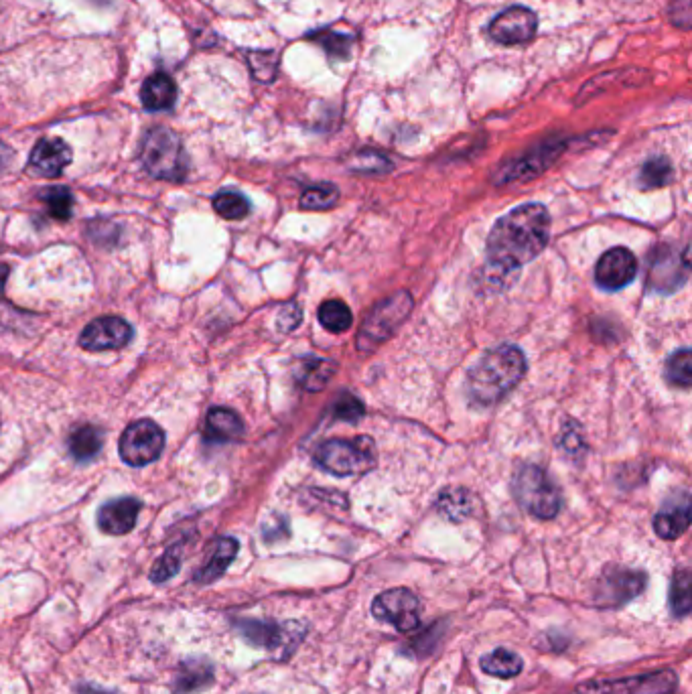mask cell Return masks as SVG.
Listing matches in <instances>:
<instances>
[{
	"label": "cell",
	"mask_w": 692,
	"mask_h": 694,
	"mask_svg": "<svg viewBox=\"0 0 692 694\" xmlns=\"http://www.w3.org/2000/svg\"><path fill=\"white\" fill-rule=\"evenodd\" d=\"M179 569H181V552L177 546H173L155 563V567L151 571V579H153V583H165L171 577H175Z\"/></svg>",
	"instance_id": "36"
},
{
	"label": "cell",
	"mask_w": 692,
	"mask_h": 694,
	"mask_svg": "<svg viewBox=\"0 0 692 694\" xmlns=\"http://www.w3.org/2000/svg\"><path fill=\"white\" fill-rule=\"evenodd\" d=\"M412 309V299L408 293H396L394 297L386 299L384 303H380L364 321L360 337H358V345L360 350H374L376 345H380L382 341H386L394 329L406 319V315Z\"/></svg>",
	"instance_id": "8"
},
{
	"label": "cell",
	"mask_w": 692,
	"mask_h": 694,
	"mask_svg": "<svg viewBox=\"0 0 692 694\" xmlns=\"http://www.w3.org/2000/svg\"><path fill=\"white\" fill-rule=\"evenodd\" d=\"M522 658L506 648H498L481 658V670L498 678H514L522 672Z\"/></svg>",
	"instance_id": "24"
},
{
	"label": "cell",
	"mask_w": 692,
	"mask_h": 694,
	"mask_svg": "<svg viewBox=\"0 0 692 694\" xmlns=\"http://www.w3.org/2000/svg\"><path fill=\"white\" fill-rule=\"evenodd\" d=\"M236 628L248 644L264 650H283V658H289L305 638V626L297 621L281 626V623L266 619H240L236 621Z\"/></svg>",
	"instance_id": "6"
},
{
	"label": "cell",
	"mask_w": 692,
	"mask_h": 694,
	"mask_svg": "<svg viewBox=\"0 0 692 694\" xmlns=\"http://www.w3.org/2000/svg\"><path fill=\"white\" fill-rule=\"evenodd\" d=\"M41 199H43L47 212L53 220L65 222V220L72 218L74 197H72V193H69L67 187H51V189L43 191Z\"/></svg>",
	"instance_id": "27"
},
{
	"label": "cell",
	"mask_w": 692,
	"mask_h": 694,
	"mask_svg": "<svg viewBox=\"0 0 692 694\" xmlns=\"http://www.w3.org/2000/svg\"><path fill=\"white\" fill-rule=\"evenodd\" d=\"M335 419H343V421H358L360 416H364V406L362 402L352 396V394H343L339 398V402L335 404Z\"/></svg>",
	"instance_id": "37"
},
{
	"label": "cell",
	"mask_w": 692,
	"mask_h": 694,
	"mask_svg": "<svg viewBox=\"0 0 692 694\" xmlns=\"http://www.w3.org/2000/svg\"><path fill=\"white\" fill-rule=\"evenodd\" d=\"M437 510L449 520H463L471 514V496L465 490H447L437 502Z\"/></svg>",
	"instance_id": "29"
},
{
	"label": "cell",
	"mask_w": 692,
	"mask_h": 694,
	"mask_svg": "<svg viewBox=\"0 0 692 694\" xmlns=\"http://www.w3.org/2000/svg\"><path fill=\"white\" fill-rule=\"evenodd\" d=\"M317 317H319V323L327 331H331V333H345L352 327V321H354V315H352L350 307L345 305L343 301H339V299L325 301L319 307Z\"/></svg>",
	"instance_id": "26"
},
{
	"label": "cell",
	"mask_w": 692,
	"mask_h": 694,
	"mask_svg": "<svg viewBox=\"0 0 692 694\" xmlns=\"http://www.w3.org/2000/svg\"><path fill=\"white\" fill-rule=\"evenodd\" d=\"M165 449V433L149 419L130 423L120 437V457L126 465L145 467L161 457Z\"/></svg>",
	"instance_id": "7"
},
{
	"label": "cell",
	"mask_w": 692,
	"mask_h": 694,
	"mask_svg": "<svg viewBox=\"0 0 692 694\" xmlns=\"http://www.w3.org/2000/svg\"><path fill=\"white\" fill-rule=\"evenodd\" d=\"M563 445H565V449L579 451V447L583 445L579 431H567V433H565V437H563Z\"/></svg>",
	"instance_id": "40"
},
{
	"label": "cell",
	"mask_w": 692,
	"mask_h": 694,
	"mask_svg": "<svg viewBox=\"0 0 692 694\" xmlns=\"http://www.w3.org/2000/svg\"><path fill=\"white\" fill-rule=\"evenodd\" d=\"M536 15L526 7H510L490 23V37L502 45L528 43L536 33Z\"/></svg>",
	"instance_id": "13"
},
{
	"label": "cell",
	"mask_w": 692,
	"mask_h": 694,
	"mask_svg": "<svg viewBox=\"0 0 692 694\" xmlns=\"http://www.w3.org/2000/svg\"><path fill=\"white\" fill-rule=\"evenodd\" d=\"M80 694H112V692L96 688V686H80Z\"/></svg>",
	"instance_id": "42"
},
{
	"label": "cell",
	"mask_w": 692,
	"mask_h": 694,
	"mask_svg": "<svg viewBox=\"0 0 692 694\" xmlns=\"http://www.w3.org/2000/svg\"><path fill=\"white\" fill-rule=\"evenodd\" d=\"M315 459L321 469L337 477L362 475L376 463V447L370 437L356 439H335L323 443Z\"/></svg>",
	"instance_id": "4"
},
{
	"label": "cell",
	"mask_w": 692,
	"mask_h": 694,
	"mask_svg": "<svg viewBox=\"0 0 692 694\" xmlns=\"http://www.w3.org/2000/svg\"><path fill=\"white\" fill-rule=\"evenodd\" d=\"M692 0H674V5L670 9L672 23L682 29H690V19H692Z\"/></svg>",
	"instance_id": "39"
},
{
	"label": "cell",
	"mask_w": 692,
	"mask_h": 694,
	"mask_svg": "<svg viewBox=\"0 0 692 694\" xmlns=\"http://www.w3.org/2000/svg\"><path fill=\"white\" fill-rule=\"evenodd\" d=\"M141 159L147 173L163 181H183L187 175V155L181 138L163 126L149 130L143 141Z\"/></svg>",
	"instance_id": "3"
},
{
	"label": "cell",
	"mask_w": 692,
	"mask_h": 694,
	"mask_svg": "<svg viewBox=\"0 0 692 694\" xmlns=\"http://www.w3.org/2000/svg\"><path fill=\"white\" fill-rule=\"evenodd\" d=\"M638 274V260L628 248L607 250L595 266V283L605 291L628 287Z\"/></svg>",
	"instance_id": "11"
},
{
	"label": "cell",
	"mask_w": 692,
	"mask_h": 694,
	"mask_svg": "<svg viewBox=\"0 0 692 694\" xmlns=\"http://www.w3.org/2000/svg\"><path fill=\"white\" fill-rule=\"evenodd\" d=\"M672 179V165L664 157L650 159L642 171H640V185L644 189H654V187H664Z\"/></svg>",
	"instance_id": "34"
},
{
	"label": "cell",
	"mask_w": 692,
	"mask_h": 694,
	"mask_svg": "<svg viewBox=\"0 0 692 694\" xmlns=\"http://www.w3.org/2000/svg\"><path fill=\"white\" fill-rule=\"evenodd\" d=\"M690 526V504L684 500L682 504H676L672 508H666L664 512H658L654 518V530L664 540H674L682 536Z\"/></svg>",
	"instance_id": "22"
},
{
	"label": "cell",
	"mask_w": 692,
	"mask_h": 694,
	"mask_svg": "<svg viewBox=\"0 0 692 694\" xmlns=\"http://www.w3.org/2000/svg\"><path fill=\"white\" fill-rule=\"evenodd\" d=\"M561 153V147H550L546 145L544 149L540 151H534L530 153L528 157H524L522 161H516L512 163L508 169H504V175H502V183L506 181H516V179H532L534 175H538L540 171H544L552 159H557V155Z\"/></svg>",
	"instance_id": "21"
},
{
	"label": "cell",
	"mask_w": 692,
	"mask_h": 694,
	"mask_svg": "<svg viewBox=\"0 0 692 694\" xmlns=\"http://www.w3.org/2000/svg\"><path fill=\"white\" fill-rule=\"evenodd\" d=\"M9 274H11L9 266H7V264H0V293H3V291H5V285H7V279H9Z\"/></svg>",
	"instance_id": "41"
},
{
	"label": "cell",
	"mask_w": 692,
	"mask_h": 694,
	"mask_svg": "<svg viewBox=\"0 0 692 694\" xmlns=\"http://www.w3.org/2000/svg\"><path fill=\"white\" fill-rule=\"evenodd\" d=\"M550 218L540 203H526L506 214L490 232L488 262L498 274H512L534 260L548 244Z\"/></svg>",
	"instance_id": "1"
},
{
	"label": "cell",
	"mask_w": 692,
	"mask_h": 694,
	"mask_svg": "<svg viewBox=\"0 0 692 694\" xmlns=\"http://www.w3.org/2000/svg\"><path fill=\"white\" fill-rule=\"evenodd\" d=\"M526 374V358L516 345H500L483 354L467 372L465 390L475 406H494Z\"/></svg>",
	"instance_id": "2"
},
{
	"label": "cell",
	"mask_w": 692,
	"mask_h": 694,
	"mask_svg": "<svg viewBox=\"0 0 692 694\" xmlns=\"http://www.w3.org/2000/svg\"><path fill=\"white\" fill-rule=\"evenodd\" d=\"M205 435L216 443L236 441L244 435V423L230 408H212L205 421Z\"/></svg>",
	"instance_id": "19"
},
{
	"label": "cell",
	"mask_w": 692,
	"mask_h": 694,
	"mask_svg": "<svg viewBox=\"0 0 692 694\" xmlns=\"http://www.w3.org/2000/svg\"><path fill=\"white\" fill-rule=\"evenodd\" d=\"M102 443H104L102 431L94 425H82L69 435V451H72V455L80 461L94 459L100 453Z\"/></svg>",
	"instance_id": "23"
},
{
	"label": "cell",
	"mask_w": 692,
	"mask_h": 694,
	"mask_svg": "<svg viewBox=\"0 0 692 694\" xmlns=\"http://www.w3.org/2000/svg\"><path fill=\"white\" fill-rule=\"evenodd\" d=\"M214 682V666L205 660H185L179 664L173 690L175 694H197Z\"/></svg>",
	"instance_id": "18"
},
{
	"label": "cell",
	"mask_w": 692,
	"mask_h": 694,
	"mask_svg": "<svg viewBox=\"0 0 692 694\" xmlns=\"http://www.w3.org/2000/svg\"><path fill=\"white\" fill-rule=\"evenodd\" d=\"M372 613L378 621L390 623L398 632H412L419 626L421 601L412 591L398 587L380 593L372 603Z\"/></svg>",
	"instance_id": "10"
},
{
	"label": "cell",
	"mask_w": 692,
	"mask_h": 694,
	"mask_svg": "<svg viewBox=\"0 0 692 694\" xmlns=\"http://www.w3.org/2000/svg\"><path fill=\"white\" fill-rule=\"evenodd\" d=\"M236 554H238V542L234 538H220L214 544V550H212L210 557H207V561L203 563V567L195 573V577H193L195 583L210 585V583L218 581L228 571V567L236 559Z\"/></svg>",
	"instance_id": "17"
},
{
	"label": "cell",
	"mask_w": 692,
	"mask_h": 694,
	"mask_svg": "<svg viewBox=\"0 0 692 694\" xmlns=\"http://www.w3.org/2000/svg\"><path fill=\"white\" fill-rule=\"evenodd\" d=\"M317 41H321V45L335 57H348L350 55V47H352V39L345 35H325V33H317L315 35Z\"/></svg>",
	"instance_id": "38"
},
{
	"label": "cell",
	"mask_w": 692,
	"mask_h": 694,
	"mask_svg": "<svg viewBox=\"0 0 692 694\" xmlns=\"http://www.w3.org/2000/svg\"><path fill=\"white\" fill-rule=\"evenodd\" d=\"M666 378L680 388L690 386V382H692V352L688 350V347H684V350L670 356V360L666 364Z\"/></svg>",
	"instance_id": "32"
},
{
	"label": "cell",
	"mask_w": 692,
	"mask_h": 694,
	"mask_svg": "<svg viewBox=\"0 0 692 694\" xmlns=\"http://www.w3.org/2000/svg\"><path fill=\"white\" fill-rule=\"evenodd\" d=\"M674 690L676 674L672 670L619 680H591L577 688L579 694H672Z\"/></svg>",
	"instance_id": "9"
},
{
	"label": "cell",
	"mask_w": 692,
	"mask_h": 694,
	"mask_svg": "<svg viewBox=\"0 0 692 694\" xmlns=\"http://www.w3.org/2000/svg\"><path fill=\"white\" fill-rule=\"evenodd\" d=\"M672 272L674 279L682 285L686 281V274H688V260L678 264V260L674 258H660L654 262L652 266V272H650V285L656 289V291H666V274Z\"/></svg>",
	"instance_id": "31"
},
{
	"label": "cell",
	"mask_w": 692,
	"mask_h": 694,
	"mask_svg": "<svg viewBox=\"0 0 692 694\" xmlns=\"http://www.w3.org/2000/svg\"><path fill=\"white\" fill-rule=\"evenodd\" d=\"M248 59H250L252 76L258 82L268 84V82L274 80L276 69H279V63H276V55L274 53H270V51H256V53H250Z\"/></svg>",
	"instance_id": "35"
},
{
	"label": "cell",
	"mask_w": 692,
	"mask_h": 694,
	"mask_svg": "<svg viewBox=\"0 0 692 694\" xmlns=\"http://www.w3.org/2000/svg\"><path fill=\"white\" fill-rule=\"evenodd\" d=\"M333 364L327 360H319V358H305L299 364V372H297V380L299 384L309 390V392H317L323 390L333 374Z\"/></svg>",
	"instance_id": "25"
},
{
	"label": "cell",
	"mask_w": 692,
	"mask_h": 694,
	"mask_svg": "<svg viewBox=\"0 0 692 694\" xmlns=\"http://www.w3.org/2000/svg\"><path fill=\"white\" fill-rule=\"evenodd\" d=\"M514 496L518 504L540 520L555 518L561 510L557 485L536 465H524L514 479Z\"/></svg>",
	"instance_id": "5"
},
{
	"label": "cell",
	"mask_w": 692,
	"mask_h": 694,
	"mask_svg": "<svg viewBox=\"0 0 692 694\" xmlns=\"http://www.w3.org/2000/svg\"><path fill=\"white\" fill-rule=\"evenodd\" d=\"M339 193L331 183H321L317 187L307 189L301 195V207L303 210H311V212H323L329 210V207L335 205Z\"/></svg>",
	"instance_id": "33"
},
{
	"label": "cell",
	"mask_w": 692,
	"mask_h": 694,
	"mask_svg": "<svg viewBox=\"0 0 692 694\" xmlns=\"http://www.w3.org/2000/svg\"><path fill=\"white\" fill-rule=\"evenodd\" d=\"M143 504L136 498H120L104 504L98 512V526L102 532L110 536H122L128 534L138 520V512H141Z\"/></svg>",
	"instance_id": "16"
},
{
	"label": "cell",
	"mask_w": 692,
	"mask_h": 694,
	"mask_svg": "<svg viewBox=\"0 0 692 694\" xmlns=\"http://www.w3.org/2000/svg\"><path fill=\"white\" fill-rule=\"evenodd\" d=\"M141 100H143V106L151 112H163V110L173 108V104L177 100V86H175L173 78L163 74V72L153 74L143 84Z\"/></svg>",
	"instance_id": "20"
},
{
	"label": "cell",
	"mask_w": 692,
	"mask_h": 694,
	"mask_svg": "<svg viewBox=\"0 0 692 694\" xmlns=\"http://www.w3.org/2000/svg\"><path fill=\"white\" fill-rule=\"evenodd\" d=\"M646 587V575L626 569H609L599 583V601L619 605L634 599Z\"/></svg>",
	"instance_id": "15"
},
{
	"label": "cell",
	"mask_w": 692,
	"mask_h": 694,
	"mask_svg": "<svg viewBox=\"0 0 692 694\" xmlns=\"http://www.w3.org/2000/svg\"><path fill=\"white\" fill-rule=\"evenodd\" d=\"M214 210L226 220H242L250 214V201L238 191H220L214 197Z\"/></svg>",
	"instance_id": "28"
},
{
	"label": "cell",
	"mask_w": 692,
	"mask_h": 694,
	"mask_svg": "<svg viewBox=\"0 0 692 694\" xmlns=\"http://www.w3.org/2000/svg\"><path fill=\"white\" fill-rule=\"evenodd\" d=\"M132 339V327L120 317L94 319L80 335V345L88 352L120 350Z\"/></svg>",
	"instance_id": "12"
},
{
	"label": "cell",
	"mask_w": 692,
	"mask_h": 694,
	"mask_svg": "<svg viewBox=\"0 0 692 694\" xmlns=\"http://www.w3.org/2000/svg\"><path fill=\"white\" fill-rule=\"evenodd\" d=\"M72 163V149L61 138H41L29 157V171L37 177L53 179Z\"/></svg>",
	"instance_id": "14"
},
{
	"label": "cell",
	"mask_w": 692,
	"mask_h": 694,
	"mask_svg": "<svg viewBox=\"0 0 692 694\" xmlns=\"http://www.w3.org/2000/svg\"><path fill=\"white\" fill-rule=\"evenodd\" d=\"M692 607V595H690V573L686 569L678 571L672 579L670 587V609L676 617H686Z\"/></svg>",
	"instance_id": "30"
}]
</instances>
